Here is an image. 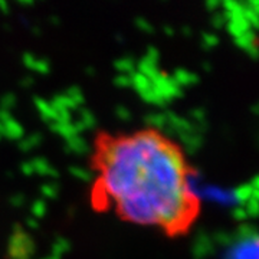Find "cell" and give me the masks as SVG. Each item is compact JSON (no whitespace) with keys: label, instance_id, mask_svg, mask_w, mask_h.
Instances as JSON below:
<instances>
[{"label":"cell","instance_id":"obj_1","mask_svg":"<svg viewBox=\"0 0 259 259\" xmlns=\"http://www.w3.org/2000/svg\"><path fill=\"white\" fill-rule=\"evenodd\" d=\"M100 178L94 199L112 203L130 222L182 232L198 210L183 154L154 131L102 140L96 154Z\"/></svg>","mask_w":259,"mask_h":259},{"label":"cell","instance_id":"obj_2","mask_svg":"<svg viewBox=\"0 0 259 259\" xmlns=\"http://www.w3.org/2000/svg\"><path fill=\"white\" fill-rule=\"evenodd\" d=\"M224 259H258V238L256 234L240 236L230 244Z\"/></svg>","mask_w":259,"mask_h":259},{"label":"cell","instance_id":"obj_3","mask_svg":"<svg viewBox=\"0 0 259 259\" xmlns=\"http://www.w3.org/2000/svg\"><path fill=\"white\" fill-rule=\"evenodd\" d=\"M10 255L14 259H28L30 256L32 250H34V244L30 242V239L28 236L18 232L12 236L10 239Z\"/></svg>","mask_w":259,"mask_h":259},{"label":"cell","instance_id":"obj_4","mask_svg":"<svg viewBox=\"0 0 259 259\" xmlns=\"http://www.w3.org/2000/svg\"><path fill=\"white\" fill-rule=\"evenodd\" d=\"M212 239L208 235L202 234L196 240H194V245H193V255L198 259H204L213 249Z\"/></svg>","mask_w":259,"mask_h":259},{"label":"cell","instance_id":"obj_5","mask_svg":"<svg viewBox=\"0 0 259 259\" xmlns=\"http://www.w3.org/2000/svg\"><path fill=\"white\" fill-rule=\"evenodd\" d=\"M0 127H2V134L8 136L10 138H20L24 134V128L13 118H9L4 122H0Z\"/></svg>","mask_w":259,"mask_h":259},{"label":"cell","instance_id":"obj_6","mask_svg":"<svg viewBox=\"0 0 259 259\" xmlns=\"http://www.w3.org/2000/svg\"><path fill=\"white\" fill-rule=\"evenodd\" d=\"M36 106H38V110H39V112H40V116L44 118H50V120H55L56 121V118H58V111L52 106L50 102H48V101H44V100H36Z\"/></svg>","mask_w":259,"mask_h":259},{"label":"cell","instance_id":"obj_7","mask_svg":"<svg viewBox=\"0 0 259 259\" xmlns=\"http://www.w3.org/2000/svg\"><path fill=\"white\" fill-rule=\"evenodd\" d=\"M182 142H183V146L188 148V152H196V148L200 147V137L198 134H194L193 131L192 132H186V134H182Z\"/></svg>","mask_w":259,"mask_h":259},{"label":"cell","instance_id":"obj_8","mask_svg":"<svg viewBox=\"0 0 259 259\" xmlns=\"http://www.w3.org/2000/svg\"><path fill=\"white\" fill-rule=\"evenodd\" d=\"M131 85H134V88L142 94L152 86V81L148 78H146L144 75H142L140 72H136L134 75H131Z\"/></svg>","mask_w":259,"mask_h":259},{"label":"cell","instance_id":"obj_9","mask_svg":"<svg viewBox=\"0 0 259 259\" xmlns=\"http://www.w3.org/2000/svg\"><path fill=\"white\" fill-rule=\"evenodd\" d=\"M173 80H174V82L178 85V86H182V85H188V84L192 82H196V75L193 74V72H188V71H184V70H178V71L172 76Z\"/></svg>","mask_w":259,"mask_h":259},{"label":"cell","instance_id":"obj_10","mask_svg":"<svg viewBox=\"0 0 259 259\" xmlns=\"http://www.w3.org/2000/svg\"><path fill=\"white\" fill-rule=\"evenodd\" d=\"M30 164L34 167V173H39V174H55V170L52 168V166L48 163L46 160H35L30 162Z\"/></svg>","mask_w":259,"mask_h":259},{"label":"cell","instance_id":"obj_11","mask_svg":"<svg viewBox=\"0 0 259 259\" xmlns=\"http://www.w3.org/2000/svg\"><path fill=\"white\" fill-rule=\"evenodd\" d=\"M24 62L35 71H40V72H48L49 70V65L45 59H39V58H34V56H26L24 58Z\"/></svg>","mask_w":259,"mask_h":259},{"label":"cell","instance_id":"obj_12","mask_svg":"<svg viewBox=\"0 0 259 259\" xmlns=\"http://www.w3.org/2000/svg\"><path fill=\"white\" fill-rule=\"evenodd\" d=\"M66 142H68V147H70V150H72L74 153H84V152L88 148L86 142H84L80 136H75V137H72V138L66 140Z\"/></svg>","mask_w":259,"mask_h":259},{"label":"cell","instance_id":"obj_13","mask_svg":"<svg viewBox=\"0 0 259 259\" xmlns=\"http://www.w3.org/2000/svg\"><path fill=\"white\" fill-rule=\"evenodd\" d=\"M147 122L150 127H157V128H166L167 126V114H152L147 118Z\"/></svg>","mask_w":259,"mask_h":259},{"label":"cell","instance_id":"obj_14","mask_svg":"<svg viewBox=\"0 0 259 259\" xmlns=\"http://www.w3.org/2000/svg\"><path fill=\"white\" fill-rule=\"evenodd\" d=\"M116 66L121 72V75H131L134 72V62L130 58H121L116 64Z\"/></svg>","mask_w":259,"mask_h":259},{"label":"cell","instance_id":"obj_15","mask_svg":"<svg viewBox=\"0 0 259 259\" xmlns=\"http://www.w3.org/2000/svg\"><path fill=\"white\" fill-rule=\"evenodd\" d=\"M68 249H70V242H68L66 239H58V240L54 244V246H52V250H54L52 256L59 259Z\"/></svg>","mask_w":259,"mask_h":259},{"label":"cell","instance_id":"obj_16","mask_svg":"<svg viewBox=\"0 0 259 259\" xmlns=\"http://www.w3.org/2000/svg\"><path fill=\"white\" fill-rule=\"evenodd\" d=\"M45 212H46V206H45L44 200H36L32 204V213L35 214L38 219H40L45 214Z\"/></svg>","mask_w":259,"mask_h":259},{"label":"cell","instance_id":"obj_17","mask_svg":"<svg viewBox=\"0 0 259 259\" xmlns=\"http://www.w3.org/2000/svg\"><path fill=\"white\" fill-rule=\"evenodd\" d=\"M72 174L76 177H80V178H82V180H90L91 178V174L85 170V168H81V167H75V168H71Z\"/></svg>","mask_w":259,"mask_h":259},{"label":"cell","instance_id":"obj_18","mask_svg":"<svg viewBox=\"0 0 259 259\" xmlns=\"http://www.w3.org/2000/svg\"><path fill=\"white\" fill-rule=\"evenodd\" d=\"M14 96L12 94H8L3 100H2V110H4V111H9L10 110V106H13L14 104Z\"/></svg>","mask_w":259,"mask_h":259},{"label":"cell","instance_id":"obj_19","mask_svg":"<svg viewBox=\"0 0 259 259\" xmlns=\"http://www.w3.org/2000/svg\"><path fill=\"white\" fill-rule=\"evenodd\" d=\"M42 192H44V194H45L46 198H55L56 193H58V188H56L55 184H45V186L42 188Z\"/></svg>","mask_w":259,"mask_h":259},{"label":"cell","instance_id":"obj_20","mask_svg":"<svg viewBox=\"0 0 259 259\" xmlns=\"http://www.w3.org/2000/svg\"><path fill=\"white\" fill-rule=\"evenodd\" d=\"M38 142H39V136H34V137H30V138H26L24 142H22V148H24V150H29L30 147L36 146Z\"/></svg>","mask_w":259,"mask_h":259},{"label":"cell","instance_id":"obj_21","mask_svg":"<svg viewBox=\"0 0 259 259\" xmlns=\"http://www.w3.org/2000/svg\"><path fill=\"white\" fill-rule=\"evenodd\" d=\"M203 42H204V45H206V46L212 48L218 44V38L210 35V34H206V35L203 36Z\"/></svg>","mask_w":259,"mask_h":259},{"label":"cell","instance_id":"obj_22","mask_svg":"<svg viewBox=\"0 0 259 259\" xmlns=\"http://www.w3.org/2000/svg\"><path fill=\"white\" fill-rule=\"evenodd\" d=\"M117 116L118 118H121V120H128L130 116H131V112H130L126 108V106H121V108H118L117 110Z\"/></svg>","mask_w":259,"mask_h":259},{"label":"cell","instance_id":"obj_23","mask_svg":"<svg viewBox=\"0 0 259 259\" xmlns=\"http://www.w3.org/2000/svg\"><path fill=\"white\" fill-rule=\"evenodd\" d=\"M117 84L122 85V86L131 85V75H120L117 78Z\"/></svg>","mask_w":259,"mask_h":259},{"label":"cell","instance_id":"obj_24","mask_svg":"<svg viewBox=\"0 0 259 259\" xmlns=\"http://www.w3.org/2000/svg\"><path fill=\"white\" fill-rule=\"evenodd\" d=\"M235 216H236V219H239V220L248 219V214L246 212H245V209H244V206H242V208H236Z\"/></svg>","mask_w":259,"mask_h":259},{"label":"cell","instance_id":"obj_25","mask_svg":"<svg viewBox=\"0 0 259 259\" xmlns=\"http://www.w3.org/2000/svg\"><path fill=\"white\" fill-rule=\"evenodd\" d=\"M137 24L142 28V30H147V32H150L152 30V26H150V24L147 22V20H142V19H138L137 20Z\"/></svg>","mask_w":259,"mask_h":259},{"label":"cell","instance_id":"obj_26","mask_svg":"<svg viewBox=\"0 0 259 259\" xmlns=\"http://www.w3.org/2000/svg\"><path fill=\"white\" fill-rule=\"evenodd\" d=\"M193 114H194V116H193V117L196 118V120H204V116H203V111H199V110H194V111H193Z\"/></svg>","mask_w":259,"mask_h":259},{"label":"cell","instance_id":"obj_27","mask_svg":"<svg viewBox=\"0 0 259 259\" xmlns=\"http://www.w3.org/2000/svg\"><path fill=\"white\" fill-rule=\"evenodd\" d=\"M13 203H14V204H18V206H20V204L24 203V196H20V194H19V196H16V198L13 199Z\"/></svg>","mask_w":259,"mask_h":259}]
</instances>
